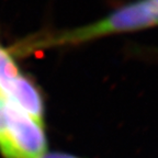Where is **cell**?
I'll return each mask as SVG.
<instances>
[{
    "instance_id": "277c9868",
    "label": "cell",
    "mask_w": 158,
    "mask_h": 158,
    "mask_svg": "<svg viewBox=\"0 0 158 158\" xmlns=\"http://www.w3.org/2000/svg\"><path fill=\"white\" fill-rule=\"evenodd\" d=\"M6 118H5V108H3V100L0 97V136L2 135L5 130Z\"/></svg>"
},
{
    "instance_id": "7a4b0ae2",
    "label": "cell",
    "mask_w": 158,
    "mask_h": 158,
    "mask_svg": "<svg viewBox=\"0 0 158 158\" xmlns=\"http://www.w3.org/2000/svg\"><path fill=\"white\" fill-rule=\"evenodd\" d=\"M3 100V99H2ZM5 130L0 136V152L6 158H40L46 151L44 124L3 100Z\"/></svg>"
},
{
    "instance_id": "3957f363",
    "label": "cell",
    "mask_w": 158,
    "mask_h": 158,
    "mask_svg": "<svg viewBox=\"0 0 158 158\" xmlns=\"http://www.w3.org/2000/svg\"><path fill=\"white\" fill-rule=\"evenodd\" d=\"M1 98L11 102L29 116L44 124V102L34 82L20 74L8 85Z\"/></svg>"
},
{
    "instance_id": "6da1fadb",
    "label": "cell",
    "mask_w": 158,
    "mask_h": 158,
    "mask_svg": "<svg viewBox=\"0 0 158 158\" xmlns=\"http://www.w3.org/2000/svg\"><path fill=\"white\" fill-rule=\"evenodd\" d=\"M155 27H158V11L153 3L149 0H134L114 9L106 17L88 25L46 35L21 46L23 48L27 46H31L32 48H46L77 45L110 35L135 32Z\"/></svg>"
},
{
    "instance_id": "8992f818",
    "label": "cell",
    "mask_w": 158,
    "mask_h": 158,
    "mask_svg": "<svg viewBox=\"0 0 158 158\" xmlns=\"http://www.w3.org/2000/svg\"><path fill=\"white\" fill-rule=\"evenodd\" d=\"M152 3H153V6L156 8V10L158 11V0H149Z\"/></svg>"
},
{
    "instance_id": "5b68a950",
    "label": "cell",
    "mask_w": 158,
    "mask_h": 158,
    "mask_svg": "<svg viewBox=\"0 0 158 158\" xmlns=\"http://www.w3.org/2000/svg\"><path fill=\"white\" fill-rule=\"evenodd\" d=\"M40 158H78L72 155H67V154H59V153H54V154H44L43 156H41Z\"/></svg>"
}]
</instances>
